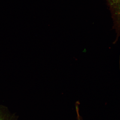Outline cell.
<instances>
[{
    "instance_id": "cell-2",
    "label": "cell",
    "mask_w": 120,
    "mask_h": 120,
    "mask_svg": "<svg viewBox=\"0 0 120 120\" xmlns=\"http://www.w3.org/2000/svg\"><path fill=\"white\" fill-rule=\"evenodd\" d=\"M7 114L0 112V120H11Z\"/></svg>"
},
{
    "instance_id": "cell-1",
    "label": "cell",
    "mask_w": 120,
    "mask_h": 120,
    "mask_svg": "<svg viewBox=\"0 0 120 120\" xmlns=\"http://www.w3.org/2000/svg\"><path fill=\"white\" fill-rule=\"evenodd\" d=\"M111 8L115 14H120V0H107Z\"/></svg>"
}]
</instances>
